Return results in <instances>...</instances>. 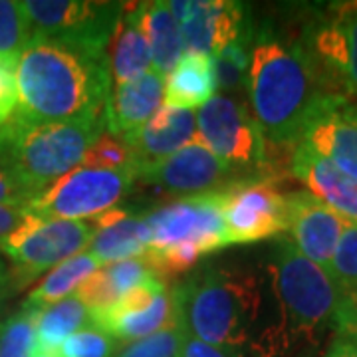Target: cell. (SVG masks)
I'll return each mask as SVG.
<instances>
[{
	"instance_id": "1",
	"label": "cell",
	"mask_w": 357,
	"mask_h": 357,
	"mask_svg": "<svg viewBox=\"0 0 357 357\" xmlns=\"http://www.w3.org/2000/svg\"><path fill=\"white\" fill-rule=\"evenodd\" d=\"M14 115L34 123L105 121L112 93L107 56H89L58 40L32 36L14 70Z\"/></svg>"
},
{
	"instance_id": "34",
	"label": "cell",
	"mask_w": 357,
	"mask_h": 357,
	"mask_svg": "<svg viewBox=\"0 0 357 357\" xmlns=\"http://www.w3.org/2000/svg\"><path fill=\"white\" fill-rule=\"evenodd\" d=\"M117 342L112 335L96 328H86L74 333L56 349L60 357H114Z\"/></svg>"
},
{
	"instance_id": "27",
	"label": "cell",
	"mask_w": 357,
	"mask_h": 357,
	"mask_svg": "<svg viewBox=\"0 0 357 357\" xmlns=\"http://www.w3.org/2000/svg\"><path fill=\"white\" fill-rule=\"evenodd\" d=\"M98 268H102V264L86 250L72 256L64 262H60L56 268H52L50 274L28 294V300L24 304L26 306L44 307L50 306L54 302H60L72 292H76L77 286L86 278H89Z\"/></svg>"
},
{
	"instance_id": "42",
	"label": "cell",
	"mask_w": 357,
	"mask_h": 357,
	"mask_svg": "<svg viewBox=\"0 0 357 357\" xmlns=\"http://www.w3.org/2000/svg\"><path fill=\"white\" fill-rule=\"evenodd\" d=\"M32 357H60L56 351H34Z\"/></svg>"
},
{
	"instance_id": "32",
	"label": "cell",
	"mask_w": 357,
	"mask_h": 357,
	"mask_svg": "<svg viewBox=\"0 0 357 357\" xmlns=\"http://www.w3.org/2000/svg\"><path fill=\"white\" fill-rule=\"evenodd\" d=\"M79 165L89 169H107V171H119V169H135L133 153L121 135H115L109 131H103L98 139L91 143Z\"/></svg>"
},
{
	"instance_id": "24",
	"label": "cell",
	"mask_w": 357,
	"mask_h": 357,
	"mask_svg": "<svg viewBox=\"0 0 357 357\" xmlns=\"http://www.w3.org/2000/svg\"><path fill=\"white\" fill-rule=\"evenodd\" d=\"M139 18L143 34L151 50L153 72L167 77L185 52L181 28L169 8V2H139Z\"/></svg>"
},
{
	"instance_id": "40",
	"label": "cell",
	"mask_w": 357,
	"mask_h": 357,
	"mask_svg": "<svg viewBox=\"0 0 357 357\" xmlns=\"http://www.w3.org/2000/svg\"><path fill=\"white\" fill-rule=\"evenodd\" d=\"M324 357H357V344L345 340L342 335H335V340L330 344Z\"/></svg>"
},
{
	"instance_id": "7",
	"label": "cell",
	"mask_w": 357,
	"mask_h": 357,
	"mask_svg": "<svg viewBox=\"0 0 357 357\" xmlns=\"http://www.w3.org/2000/svg\"><path fill=\"white\" fill-rule=\"evenodd\" d=\"M93 232L91 222L40 218L28 213L18 229L0 238V250L13 260L18 286H26L44 270L56 268L60 262L84 252Z\"/></svg>"
},
{
	"instance_id": "30",
	"label": "cell",
	"mask_w": 357,
	"mask_h": 357,
	"mask_svg": "<svg viewBox=\"0 0 357 357\" xmlns=\"http://www.w3.org/2000/svg\"><path fill=\"white\" fill-rule=\"evenodd\" d=\"M40 307L22 306L0 324V357L34 356V328Z\"/></svg>"
},
{
	"instance_id": "37",
	"label": "cell",
	"mask_w": 357,
	"mask_h": 357,
	"mask_svg": "<svg viewBox=\"0 0 357 357\" xmlns=\"http://www.w3.org/2000/svg\"><path fill=\"white\" fill-rule=\"evenodd\" d=\"M18 105V89H16V77L13 72L4 70L0 66V126H4Z\"/></svg>"
},
{
	"instance_id": "16",
	"label": "cell",
	"mask_w": 357,
	"mask_h": 357,
	"mask_svg": "<svg viewBox=\"0 0 357 357\" xmlns=\"http://www.w3.org/2000/svg\"><path fill=\"white\" fill-rule=\"evenodd\" d=\"M286 230L296 250L328 270L340 236L349 220L307 191L286 195Z\"/></svg>"
},
{
	"instance_id": "31",
	"label": "cell",
	"mask_w": 357,
	"mask_h": 357,
	"mask_svg": "<svg viewBox=\"0 0 357 357\" xmlns=\"http://www.w3.org/2000/svg\"><path fill=\"white\" fill-rule=\"evenodd\" d=\"M328 274L340 296H357V222H347L335 246Z\"/></svg>"
},
{
	"instance_id": "3",
	"label": "cell",
	"mask_w": 357,
	"mask_h": 357,
	"mask_svg": "<svg viewBox=\"0 0 357 357\" xmlns=\"http://www.w3.org/2000/svg\"><path fill=\"white\" fill-rule=\"evenodd\" d=\"M171 296L185 333L232 357L252 347L262 310V282L255 274L238 268H211L177 284Z\"/></svg>"
},
{
	"instance_id": "35",
	"label": "cell",
	"mask_w": 357,
	"mask_h": 357,
	"mask_svg": "<svg viewBox=\"0 0 357 357\" xmlns=\"http://www.w3.org/2000/svg\"><path fill=\"white\" fill-rule=\"evenodd\" d=\"M34 199L36 195L28 191L20 178L0 165V204H28Z\"/></svg>"
},
{
	"instance_id": "2",
	"label": "cell",
	"mask_w": 357,
	"mask_h": 357,
	"mask_svg": "<svg viewBox=\"0 0 357 357\" xmlns=\"http://www.w3.org/2000/svg\"><path fill=\"white\" fill-rule=\"evenodd\" d=\"M248 96L266 143L294 149L333 91L321 82L304 46L260 36L250 54Z\"/></svg>"
},
{
	"instance_id": "13",
	"label": "cell",
	"mask_w": 357,
	"mask_h": 357,
	"mask_svg": "<svg viewBox=\"0 0 357 357\" xmlns=\"http://www.w3.org/2000/svg\"><path fill=\"white\" fill-rule=\"evenodd\" d=\"M307 54L326 88L344 98H357V2L333 8L316 28Z\"/></svg>"
},
{
	"instance_id": "38",
	"label": "cell",
	"mask_w": 357,
	"mask_h": 357,
	"mask_svg": "<svg viewBox=\"0 0 357 357\" xmlns=\"http://www.w3.org/2000/svg\"><path fill=\"white\" fill-rule=\"evenodd\" d=\"M177 357H232L227 351L218 349L215 345H208L192 337L189 333L183 335V342H181V347H178Z\"/></svg>"
},
{
	"instance_id": "22",
	"label": "cell",
	"mask_w": 357,
	"mask_h": 357,
	"mask_svg": "<svg viewBox=\"0 0 357 357\" xmlns=\"http://www.w3.org/2000/svg\"><path fill=\"white\" fill-rule=\"evenodd\" d=\"M159 278L153 268L145 262V258H129L114 264L98 268L89 278L76 288L77 300L88 307L89 312H100L115 304L123 294L133 290L143 282ZM161 280V278H159Z\"/></svg>"
},
{
	"instance_id": "23",
	"label": "cell",
	"mask_w": 357,
	"mask_h": 357,
	"mask_svg": "<svg viewBox=\"0 0 357 357\" xmlns=\"http://www.w3.org/2000/svg\"><path fill=\"white\" fill-rule=\"evenodd\" d=\"M217 77L213 58L204 54L187 52L165 77L163 105L175 109L203 107L217 93Z\"/></svg>"
},
{
	"instance_id": "9",
	"label": "cell",
	"mask_w": 357,
	"mask_h": 357,
	"mask_svg": "<svg viewBox=\"0 0 357 357\" xmlns=\"http://www.w3.org/2000/svg\"><path fill=\"white\" fill-rule=\"evenodd\" d=\"M195 119L197 141L203 143L211 153L238 173H246L250 169L260 177H268L266 139L243 103L225 96H215L199 107ZM246 177L252 175L246 173Z\"/></svg>"
},
{
	"instance_id": "43",
	"label": "cell",
	"mask_w": 357,
	"mask_h": 357,
	"mask_svg": "<svg viewBox=\"0 0 357 357\" xmlns=\"http://www.w3.org/2000/svg\"><path fill=\"white\" fill-rule=\"evenodd\" d=\"M2 294H4V292H0V296H2Z\"/></svg>"
},
{
	"instance_id": "6",
	"label": "cell",
	"mask_w": 357,
	"mask_h": 357,
	"mask_svg": "<svg viewBox=\"0 0 357 357\" xmlns=\"http://www.w3.org/2000/svg\"><path fill=\"white\" fill-rule=\"evenodd\" d=\"M30 34L44 36L86 52L107 56L115 26L123 14V2L86 0H28L22 2Z\"/></svg>"
},
{
	"instance_id": "26",
	"label": "cell",
	"mask_w": 357,
	"mask_h": 357,
	"mask_svg": "<svg viewBox=\"0 0 357 357\" xmlns=\"http://www.w3.org/2000/svg\"><path fill=\"white\" fill-rule=\"evenodd\" d=\"M91 324L89 310L76 296L40 307L34 328V351H56L66 340Z\"/></svg>"
},
{
	"instance_id": "18",
	"label": "cell",
	"mask_w": 357,
	"mask_h": 357,
	"mask_svg": "<svg viewBox=\"0 0 357 357\" xmlns=\"http://www.w3.org/2000/svg\"><path fill=\"white\" fill-rule=\"evenodd\" d=\"M195 128L197 119L192 109H175L161 105V109L143 128L123 135L133 153L135 171L153 165L187 147L197 139Z\"/></svg>"
},
{
	"instance_id": "33",
	"label": "cell",
	"mask_w": 357,
	"mask_h": 357,
	"mask_svg": "<svg viewBox=\"0 0 357 357\" xmlns=\"http://www.w3.org/2000/svg\"><path fill=\"white\" fill-rule=\"evenodd\" d=\"M185 330L177 326L171 330L153 333L149 337L135 340L115 351L114 357H177Z\"/></svg>"
},
{
	"instance_id": "39",
	"label": "cell",
	"mask_w": 357,
	"mask_h": 357,
	"mask_svg": "<svg viewBox=\"0 0 357 357\" xmlns=\"http://www.w3.org/2000/svg\"><path fill=\"white\" fill-rule=\"evenodd\" d=\"M28 215L26 204H0V238L8 236L20 227Z\"/></svg>"
},
{
	"instance_id": "17",
	"label": "cell",
	"mask_w": 357,
	"mask_h": 357,
	"mask_svg": "<svg viewBox=\"0 0 357 357\" xmlns=\"http://www.w3.org/2000/svg\"><path fill=\"white\" fill-rule=\"evenodd\" d=\"M302 143L357 181V105L333 93L307 126Z\"/></svg>"
},
{
	"instance_id": "28",
	"label": "cell",
	"mask_w": 357,
	"mask_h": 357,
	"mask_svg": "<svg viewBox=\"0 0 357 357\" xmlns=\"http://www.w3.org/2000/svg\"><path fill=\"white\" fill-rule=\"evenodd\" d=\"M30 38L32 34L22 2L0 0V66L4 70L14 74Z\"/></svg>"
},
{
	"instance_id": "41",
	"label": "cell",
	"mask_w": 357,
	"mask_h": 357,
	"mask_svg": "<svg viewBox=\"0 0 357 357\" xmlns=\"http://www.w3.org/2000/svg\"><path fill=\"white\" fill-rule=\"evenodd\" d=\"M8 280H10L8 278V272H6V268L2 266V262H0V292H4V286H6Z\"/></svg>"
},
{
	"instance_id": "20",
	"label": "cell",
	"mask_w": 357,
	"mask_h": 357,
	"mask_svg": "<svg viewBox=\"0 0 357 357\" xmlns=\"http://www.w3.org/2000/svg\"><path fill=\"white\" fill-rule=\"evenodd\" d=\"M165 89V77L157 72H147L135 82L112 88L105 123L109 133L129 135L143 128L159 109Z\"/></svg>"
},
{
	"instance_id": "10",
	"label": "cell",
	"mask_w": 357,
	"mask_h": 357,
	"mask_svg": "<svg viewBox=\"0 0 357 357\" xmlns=\"http://www.w3.org/2000/svg\"><path fill=\"white\" fill-rule=\"evenodd\" d=\"M225 191V189H222ZM222 191L189 195L145 217L151 232L149 250L197 244L203 255L229 246L222 218Z\"/></svg>"
},
{
	"instance_id": "12",
	"label": "cell",
	"mask_w": 357,
	"mask_h": 357,
	"mask_svg": "<svg viewBox=\"0 0 357 357\" xmlns=\"http://www.w3.org/2000/svg\"><path fill=\"white\" fill-rule=\"evenodd\" d=\"M89 319L91 328L121 342L143 340L178 326L173 296L159 278L135 286L105 310L89 312Z\"/></svg>"
},
{
	"instance_id": "25",
	"label": "cell",
	"mask_w": 357,
	"mask_h": 357,
	"mask_svg": "<svg viewBox=\"0 0 357 357\" xmlns=\"http://www.w3.org/2000/svg\"><path fill=\"white\" fill-rule=\"evenodd\" d=\"M93 238L89 243V255L102 266L129 258H141L151 246V232L145 218L121 215L114 222L93 227Z\"/></svg>"
},
{
	"instance_id": "11",
	"label": "cell",
	"mask_w": 357,
	"mask_h": 357,
	"mask_svg": "<svg viewBox=\"0 0 357 357\" xmlns=\"http://www.w3.org/2000/svg\"><path fill=\"white\" fill-rule=\"evenodd\" d=\"M227 244H252L280 234L288 227L286 195L270 177L246 178L222 191Z\"/></svg>"
},
{
	"instance_id": "5",
	"label": "cell",
	"mask_w": 357,
	"mask_h": 357,
	"mask_svg": "<svg viewBox=\"0 0 357 357\" xmlns=\"http://www.w3.org/2000/svg\"><path fill=\"white\" fill-rule=\"evenodd\" d=\"M105 128L103 119L34 123L13 114L0 126V165L38 197L82 163L86 151Z\"/></svg>"
},
{
	"instance_id": "14",
	"label": "cell",
	"mask_w": 357,
	"mask_h": 357,
	"mask_svg": "<svg viewBox=\"0 0 357 357\" xmlns=\"http://www.w3.org/2000/svg\"><path fill=\"white\" fill-rule=\"evenodd\" d=\"M137 178L145 185L161 187L169 192L201 195L222 191L230 185L246 178H238V171L211 153L203 143L195 139L177 153L169 155L153 165L137 171Z\"/></svg>"
},
{
	"instance_id": "4",
	"label": "cell",
	"mask_w": 357,
	"mask_h": 357,
	"mask_svg": "<svg viewBox=\"0 0 357 357\" xmlns=\"http://www.w3.org/2000/svg\"><path fill=\"white\" fill-rule=\"evenodd\" d=\"M278 321L256 337L258 357H276L298 344H312L333 326L340 292L326 268L300 255L290 238H282L270 264Z\"/></svg>"
},
{
	"instance_id": "8",
	"label": "cell",
	"mask_w": 357,
	"mask_h": 357,
	"mask_svg": "<svg viewBox=\"0 0 357 357\" xmlns=\"http://www.w3.org/2000/svg\"><path fill=\"white\" fill-rule=\"evenodd\" d=\"M135 178V169L107 171L79 165L52 183L26 208L40 218H93L114 208L128 195Z\"/></svg>"
},
{
	"instance_id": "29",
	"label": "cell",
	"mask_w": 357,
	"mask_h": 357,
	"mask_svg": "<svg viewBox=\"0 0 357 357\" xmlns=\"http://www.w3.org/2000/svg\"><path fill=\"white\" fill-rule=\"evenodd\" d=\"M250 36L243 34L238 40L230 42L227 48L211 56L217 88L225 89L229 93H243L248 89V72H250V54H248Z\"/></svg>"
},
{
	"instance_id": "15",
	"label": "cell",
	"mask_w": 357,
	"mask_h": 357,
	"mask_svg": "<svg viewBox=\"0 0 357 357\" xmlns=\"http://www.w3.org/2000/svg\"><path fill=\"white\" fill-rule=\"evenodd\" d=\"M169 8L181 28L185 54L215 56L244 34V8L229 0H173Z\"/></svg>"
},
{
	"instance_id": "19",
	"label": "cell",
	"mask_w": 357,
	"mask_h": 357,
	"mask_svg": "<svg viewBox=\"0 0 357 357\" xmlns=\"http://www.w3.org/2000/svg\"><path fill=\"white\" fill-rule=\"evenodd\" d=\"M290 171L307 187V192L351 222H357V181L347 177L306 143L292 149Z\"/></svg>"
},
{
	"instance_id": "21",
	"label": "cell",
	"mask_w": 357,
	"mask_h": 357,
	"mask_svg": "<svg viewBox=\"0 0 357 357\" xmlns=\"http://www.w3.org/2000/svg\"><path fill=\"white\" fill-rule=\"evenodd\" d=\"M107 66L112 88L126 86L149 72L151 50L141 28L139 4H123V14L107 46Z\"/></svg>"
},
{
	"instance_id": "36",
	"label": "cell",
	"mask_w": 357,
	"mask_h": 357,
	"mask_svg": "<svg viewBox=\"0 0 357 357\" xmlns=\"http://www.w3.org/2000/svg\"><path fill=\"white\" fill-rule=\"evenodd\" d=\"M333 326L337 330V335L357 344V296H340Z\"/></svg>"
}]
</instances>
